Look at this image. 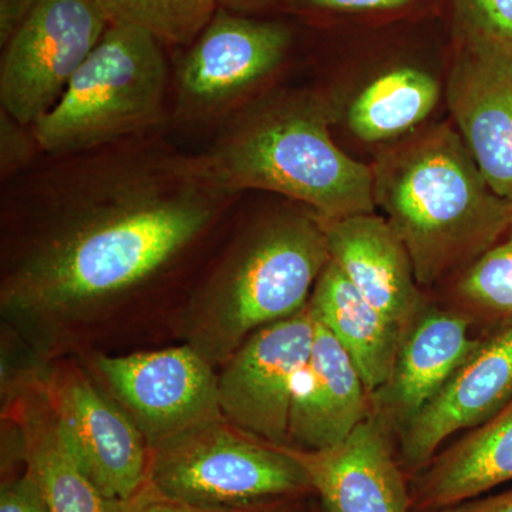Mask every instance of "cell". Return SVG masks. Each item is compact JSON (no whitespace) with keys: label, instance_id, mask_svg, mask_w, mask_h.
<instances>
[{"label":"cell","instance_id":"6da1fadb","mask_svg":"<svg viewBox=\"0 0 512 512\" xmlns=\"http://www.w3.org/2000/svg\"><path fill=\"white\" fill-rule=\"evenodd\" d=\"M229 197L192 157L133 154L80 168L50 195L3 279V313L37 328L86 318L163 271Z\"/></svg>","mask_w":512,"mask_h":512},{"label":"cell","instance_id":"7a4b0ae2","mask_svg":"<svg viewBox=\"0 0 512 512\" xmlns=\"http://www.w3.org/2000/svg\"><path fill=\"white\" fill-rule=\"evenodd\" d=\"M376 208L403 242L420 288L456 278L507 231L512 202L495 194L450 121L377 150Z\"/></svg>","mask_w":512,"mask_h":512},{"label":"cell","instance_id":"3957f363","mask_svg":"<svg viewBox=\"0 0 512 512\" xmlns=\"http://www.w3.org/2000/svg\"><path fill=\"white\" fill-rule=\"evenodd\" d=\"M332 127L325 94L284 90L245 104L212 146L192 158L231 195L276 192L325 220L376 212L372 168L336 144Z\"/></svg>","mask_w":512,"mask_h":512},{"label":"cell","instance_id":"277c9868","mask_svg":"<svg viewBox=\"0 0 512 512\" xmlns=\"http://www.w3.org/2000/svg\"><path fill=\"white\" fill-rule=\"evenodd\" d=\"M330 255L311 210H286L248 229L188 306L184 335L211 366L308 305Z\"/></svg>","mask_w":512,"mask_h":512},{"label":"cell","instance_id":"5b68a950","mask_svg":"<svg viewBox=\"0 0 512 512\" xmlns=\"http://www.w3.org/2000/svg\"><path fill=\"white\" fill-rule=\"evenodd\" d=\"M167 77L156 37L110 25L62 99L32 127L40 151L74 156L144 133L163 117Z\"/></svg>","mask_w":512,"mask_h":512},{"label":"cell","instance_id":"8992f818","mask_svg":"<svg viewBox=\"0 0 512 512\" xmlns=\"http://www.w3.org/2000/svg\"><path fill=\"white\" fill-rule=\"evenodd\" d=\"M146 485L181 503L237 511L313 493L308 474L284 447L254 439L225 419L151 447Z\"/></svg>","mask_w":512,"mask_h":512},{"label":"cell","instance_id":"52a82bcc","mask_svg":"<svg viewBox=\"0 0 512 512\" xmlns=\"http://www.w3.org/2000/svg\"><path fill=\"white\" fill-rule=\"evenodd\" d=\"M109 26L97 0H35L3 46L2 110L35 126L62 99Z\"/></svg>","mask_w":512,"mask_h":512},{"label":"cell","instance_id":"ba28073f","mask_svg":"<svg viewBox=\"0 0 512 512\" xmlns=\"http://www.w3.org/2000/svg\"><path fill=\"white\" fill-rule=\"evenodd\" d=\"M291 43L292 32L282 23L218 8L178 69V113L210 120L241 109L281 69Z\"/></svg>","mask_w":512,"mask_h":512},{"label":"cell","instance_id":"9c48e42d","mask_svg":"<svg viewBox=\"0 0 512 512\" xmlns=\"http://www.w3.org/2000/svg\"><path fill=\"white\" fill-rule=\"evenodd\" d=\"M315 332L308 302L295 315L249 336L218 375L224 419L254 439L288 446L293 393L311 357Z\"/></svg>","mask_w":512,"mask_h":512},{"label":"cell","instance_id":"30bf717a","mask_svg":"<svg viewBox=\"0 0 512 512\" xmlns=\"http://www.w3.org/2000/svg\"><path fill=\"white\" fill-rule=\"evenodd\" d=\"M111 397L136 424L148 450L181 431L224 419L218 376L188 343L156 352L96 356Z\"/></svg>","mask_w":512,"mask_h":512},{"label":"cell","instance_id":"8fae6325","mask_svg":"<svg viewBox=\"0 0 512 512\" xmlns=\"http://www.w3.org/2000/svg\"><path fill=\"white\" fill-rule=\"evenodd\" d=\"M42 390L57 434L84 476L110 500L134 497L146 485L150 450L119 404L76 369L56 373Z\"/></svg>","mask_w":512,"mask_h":512},{"label":"cell","instance_id":"7c38bea8","mask_svg":"<svg viewBox=\"0 0 512 512\" xmlns=\"http://www.w3.org/2000/svg\"><path fill=\"white\" fill-rule=\"evenodd\" d=\"M325 94L333 126L367 146L382 148L431 123L446 101V79L414 57L380 60Z\"/></svg>","mask_w":512,"mask_h":512},{"label":"cell","instance_id":"4fadbf2b","mask_svg":"<svg viewBox=\"0 0 512 512\" xmlns=\"http://www.w3.org/2000/svg\"><path fill=\"white\" fill-rule=\"evenodd\" d=\"M512 400V325L495 329L443 390L399 431V463L407 477L439 453L444 441L471 430Z\"/></svg>","mask_w":512,"mask_h":512},{"label":"cell","instance_id":"5bb4252c","mask_svg":"<svg viewBox=\"0 0 512 512\" xmlns=\"http://www.w3.org/2000/svg\"><path fill=\"white\" fill-rule=\"evenodd\" d=\"M390 431L372 410L339 446L281 447L308 474L323 512H413L409 477L394 457Z\"/></svg>","mask_w":512,"mask_h":512},{"label":"cell","instance_id":"9a60e30c","mask_svg":"<svg viewBox=\"0 0 512 512\" xmlns=\"http://www.w3.org/2000/svg\"><path fill=\"white\" fill-rule=\"evenodd\" d=\"M446 103L481 174L512 202V60L454 47Z\"/></svg>","mask_w":512,"mask_h":512},{"label":"cell","instance_id":"2e32d148","mask_svg":"<svg viewBox=\"0 0 512 512\" xmlns=\"http://www.w3.org/2000/svg\"><path fill=\"white\" fill-rule=\"evenodd\" d=\"M474 320L458 309L427 303L404 333L392 375L372 396V410L400 431L446 386L483 339L471 335Z\"/></svg>","mask_w":512,"mask_h":512},{"label":"cell","instance_id":"e0dca14e","mask_svg":"<svg viewBox=\"0 0 512 512\" xmlns=\"http://www.w3.org/2000/svg\"><path fill=\"white\" fill-rule=\"evenodd\" d=\"M319 222L330 261L373 308L406 333L427 302L409 252L386 218L370 212Z\"/></svg>","mask_w":512,"mask_h":512},{"label":"cell","instance_id":"ac0fdd59","mask_svg":"<svg viewBox=\"0 0 512 512\" xmlns=\"http://www.w3.org/2000/svg\"><path fill=\"white\" fill-rule=\"evenodd\" d=\"M370 412L372 397L355 362L316 318L311 357L293 393L288 446L308 451L339 446Z\"/></svg>","mask_w":512,"mask_h":512},{"label":"cell","instance_id":"d6986e66","mask_svg":"<svg viewBox=\"0 0 512 512\" xmlns=\"http://www.w3.org/2000/svg\"><path fill=\"white\" fill-rule=\"evenodd\" d=\"M512 481V400L409 478L413 511L474 500Z\"/></svg>","mask_w":512,"mask_h":512},{"label":"cell","instance_id":"ffe728a7","mask_svg":"<svg viewBox=\"0 0 512 512\" xmlns=\"http://www.w3.org/2000/svg\"><path fill=\"white\" fill-rule=\"evenodd\" d=\"M309 305L355 362L372 397L392 375L403 330L373 308L332 261L320 274Z\"/></svg>","mask_w":512,"mask_h":512},{"label":"cell","instance_id":"44dd1931","mask_svg":"<svg viewBox=\"0 0 512 512\" xmlns=\"http://www.w3.org/2000/svg\"><path fill=\"white\" fill-rule=\"evenodd\" d=\"M19 410L23 464L32 471L49 512H120V501L104 497L64 448L40 387L35 403Z\"/></svg>","mask_w":512,"mask_h":512},{"label":"cell","instance_id":"7402d4cb","mask_svg":"<svg viewBox=\"0 0 512 512\" xmlns=\"http://www.w3.org/2000/svg\"><path fill=\"white\" fill-rule=\"evenodd\" d=\"M458 311L495 329L512 325V214L503 238L453 279Z\"/></svg>","mask_w":512,"mask_h":512},{"label":"cell","instance_id":"603a6c76","mask_svg":"<svg viewBox=\"0 0 512 512\" xmlns=\"http://www.w3.org/2000/svg\"><path fill=\"white\" fill-rule=\"evenodd\" d=\"M109 25L146 30L158 42L187 46L214 18L215 0H97Z\"/></svg>","mask_w":512,"mask_h":512},{"label":"cell","instance_id":"cb8c5ba5","mask_svg":"<svg viewBox=\"0 0 512 512\" xmlns=\"http://www.w3.org/2000/svg\"><path fill=\"white\" fill-rule=\"evenodd\" d=\"M454 47L512 60V0H450Z\"/></svg>","mask_w":512,"mask_h":512},{"label":"cell","instance_id":"d4e9b609","mask_svg":"<svg viewBox=\"0 0 512 512\" xmlns=\"http://www.w3.org/2000/svg\"><path fill=\"white\" fill-rule=\"evenodd\" d=\"M431 0H288L299 12L333 16H394L426 8Z\"/></svg>","mask_w":512,"mask_h":512},{"label":"cell","instance_id":"484cf974","mask_svg":"<svg viewBox=\"0 0 512 512\" xmlns=\"http://www.w3.org/2000/svg\"><path fill=\"white\" fill-rule=\"evenodd\" d=\"M37 144L33 128L23 126L18 120L0 111V171L2 177L18 173L35 157Z\"/></svg>","mask_w":512,"mask_h":512},{"label":"cell","instance_id":"4316f807","mask_svg":"<svg viewBox=\"0 0 512 512\" xmlns=\"http://www.w3.org/2000/svg\"><path fill=\"white\" fill-rule=\"evenodd\" d=\"M0 512H49L40 485L28 467L2 478Z\"/></svg>","mask_w":512,"mask_h":512},{"label":"cell","instance_id":"83f0119b","mask_svg":"<svg viewBox=\"0 0 512 512\" xmlns=\"http://www.w3.org/2000/svg\"><path fill=\"white\" fill-rule=\"evenodd\" d=\"M120 512H245L221 510V508L198 507L163 497L144 485L130 500L120 501Z\"/></svg>","mask_w":512,"mask_h":512},{"label":"cell","instance_id":"f1b7e54d","mask_svg":"<svg viewBox=\"0 0 512 512\" xmlns=\"http://www.w3.org/2000/svg\"><path fill=\"white\" fill-rule=\"evenodd\" d=\"M35 0H0V43L2 47L15 35L29 15Z\"/></svg>","mask_w":512,"mask_h":512},{"label":"cell","instance_id":"f546056e","mask_svg":"<svg viewBox=\"0 0 512 512\" xmlns=\"http://www.w3.org/2000/svg\"><path fill=\"white\" fill-rule=\"evenodd\" d=\"M413 512H512V488L504 493L474 498L450 507Z\"/></svg>","mask_w":512,"mask_h":512},{"label":"cell","instance_id":"4dcf8cb0","mask_svg":"<svg viewBox=\"0 0 512 512\" xmlns=\"http://www.w3.org/2000/svg\"><path fill=\"white\" fill-rule=\"evenodd\" d=\"M312 495L313 493L285 498L274 503L259 505L245 512H319L318 508L311 503Z\"/></svg>","mask_w":512,"mask_h":512},{"label":"cell","instance_id":"1f68e13d","mask_svg":"<svg viewBox=\"0 0 512 512\" xmlns=\"http://www.w3.org/2000/svg\"><path fill=\"white\" fill-rule=\"evenodd\" d=\"M218 8L227 9L229 12H252L271 5L274 0H215Z\"/></svg>","mask_w":512,"mask_h":512}]
</instances>
